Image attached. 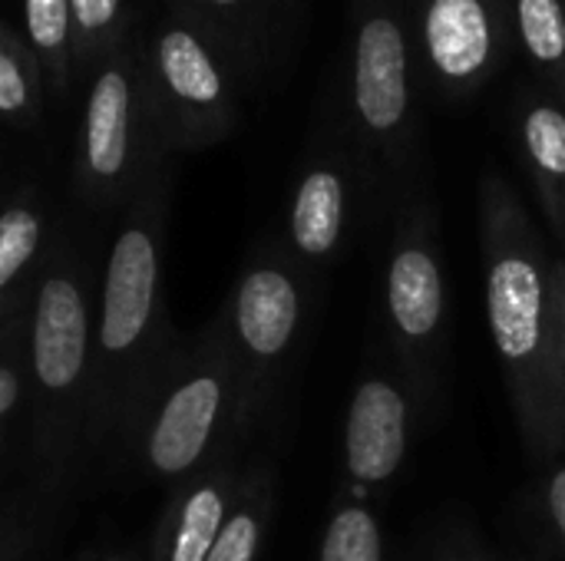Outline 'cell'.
<instances>
[{
	"instance_id": "cell-4",
	"label": "cell",
	"mask_w": 565,
	"mask_h": 561,
	"mask_svg": "<svg viewBox=\"0 0 565 561\" xmlns=\"http://www.w3.org/2000/svg\"><path fill=\"white\" fill-rule=\"evenodd\" d=\"M248 433L245 393L222 317L179 341L136 400L116 460L156 486H182Z\"/></svg>"
},
{
	"instance_id": "cell-10",
	"label": "cell",
	"mask_w": 565,
	"mask_h": 561,
	"mask_svg": "<svg viewBox=\"0 0 565 561\" xmlns=\"http://www.w3.org/2000/svg\"><path fill=\"white\" fill-rule=\"evenodd\" d=\"M411 26L420 86L444 103L473 99L516 50L513 0H414Z\"/></svg>"
},
{
	"instance_id": "cell-15",
	"label": "cell",
	"mask_w": 565,
	"mask_h": 561,
	"mask_svg": "<svg viewBox=\"0 0 565 561\" xmlns=\"http://www.w3.org/2000/svg\"><path fill=\"white\" fill-rule=\"evenodd\" d=\"M50 251V215L33 188H20L0 208V327L20 314Z\"/></svg>"
},
{
	"instance_id": "cell-12",
	"label": "cell",
	"mask_w": 565,
	"mask_h": 561,
	"mask_svg": "<svg viewBox=\"0 0 565 561\" xmlns=\"http://www.w3.org/2000/svg\"><path fill=\"white\" fill-rule=\"evenodd\" d=\"M414 440V397L387 377H364L344 417V479L354 493L384 489L407 463Z\"/></svg>"
},
{
	"instance_id": "cell-5",
	"label": "cell",
	"mask_w": 565,
	"mask_h": 561,
	"mask_svg": "<svg viewBox=\"0 0 565 561\" xmlns=\"http://www.w3.org/2000/svg\"><path fill=\"white\" fill-rule=\"evenodd\" d=\"M420 69L407 0H351L338 119L361 155L371 188L397 198L424 162Z\"/></svg>"
},
{
	"instance_id": "cell-6",
	"label": "cell",
	"mask_w": 565,
	"mask_h": 561,
	"mask_svg": "<svg viewBox=\"0 0 565 561\" xmlns=\"http://www.w3.org/2000/svg\"><path fill=\"white\" fill-rule=\"evenodd\" d=\"M311 274L281 241L258 245L218 308L245 393V427L252 430L275 403L308 331Z\"/></svg>"
},
{
	"instance_id": "cell-24",
	"label": "cell",
	"mask_w": 565,
	"mask_h": 561,
	"mask_svg": "<svg viewBox=\"0 0 565 561\" xmlns=\"http://www.w3.org/2000/svg\"><path fill=\"white\" fill-rule=\"evenodd\" d=\"M36 532V522L26 509H10L0 516V561H20L30 539Z\"/></svg>"
},
{
	"instance_id": "cell-23",
	"label": "cell",
	"mask_w": 565,
	"mask_h": 561,
	"mask_svg": "<svg viewBox=\"0 0 565 561\" xmlns=\"http://www.w3.org/2000/svg\"><path fill=\"white\" fill-rule=\"evenodd\" d=\"M73 13V73L96 69L122 40V0H70Z\"/></svg>"
},
{
	"instance_id": "cell-14",
	"label": "cell",
	"mask_w": 565,
	"mask_h": 561,
	"mask_svg": "<svg viewBox=\"0 0 565 561\" xmlns=\"http://www.w3.org/2000/svg\"><path fill=\"white\" fill-rule=\"evenodd\" d=\"M516 145L553 235L565 245V103L546 89L516 99Z\"/></svg>"
},
{
	"instance_id": "cell-19",
	"label": "cell",
	"mask_w": 565,
	"mask_h": 561,
	"mask_svg": "<svg viewBox=\"0 0 565 561\" xmlns=\"http://www.w3.org/2000/svg\"><path fill=\"white\" fill-rule=\"evenodd\" d=\"M23 20H26L30 53L36 56L43 79H50L56 96H66L73 76L70 0H23Z\"/></svg>"
},
{
	"instance_id": "cell-26",
	"label": "cell",
	"mask_w": 565,
	"mask_h": 561,
	"mask_svg": "<svg viewBox=\"0 0 565 561\" xmlns=\"http://www.w3.org/2000/svg\"><path fill=\"white\" fill-rule=\"evenodd\" d=\"M553 281H556V321H559V364H563L565 380V258H556Z\"/></svg>"
},
{
	"instance_id": "cell-1",
	"label": "cell",
	"mask_w": 565,
	"mask_h": 561,
	"mask_svg": "<svg viewBox=\"0 0 565 561\" xmlns=\"http://www.w3.org/2000/svg\"><path fill=\"white\" fill-rule=\"evenodd\" d=\"M480 251L487 324L533 460L565 453V380L559 364L556 281L526 202L500 172L480 179Z\"/></svg>"
},
{
	"instance_id": "cell-18",
	"label": "cell",
	"mask_w": 565,
	"mask_h": 561,
	"mask_svg": "<svg viewBox=\"0 0 565 561\" xmlns=\"http://www.w3.org/2000/svg\"><path fill=\"white\" fill-rule=\"evenodd\" d=\"M275 516V473L268 466L242 470L235 506L205 561H258Z\"/></svg>"
},
{
	"instance_id": "cell-13",
	"label": "cell",
	"mask_w": 565,
	"mask_h": 561,
	"mask_svg": "<svg viewBox=\"0 0 565 561\" xmlns=\"http://www.w3.org/2000/svg\"><path fill=\"white\" fill-rule=\"evenodd\" d=\"M242 470L225 456L169 489V503L149 539L146 561H205L238 496Z\"/></svg>"
},
{
	"instance_id": "cell-29",
	"label": "cell",
	"mask_w": 565,
	"mask_h": 561,
	"mask_svg": "<svg viewBox=\"0 0 565 561\" xmlns=\"http://www.w3.org/2000/svg\"><path fill=\"white\" fill-rule=\"evenodd\" d=\"M444 561H490V559H483V555H473V552H454L450 559H444Z\"/></svg>"
},
{
	"instance_id": "cell-27",
	"label": "cell",
	"mask_w": 565,
	"mask_h": 561,
	"mask_svg": "<svg viewBox=\"0 0 565 561\" xmlns=\"http://www.w3.org/2000/svg\"><path fill=\"white\" fill-rule=\"evenodd\" d=\"M86 561H139L136 555H122V552H106V555H93Z\"/></svg>"
},
{
	"instance_id": "cell-28",
	"label": "cell",
	"mask_w": 565,
	"mask_h": 561,
	"mask_svg": "<svg viewBox=\"0 0 565 561\" xmlns=\"http://www.w3.org/2000/svg\"><path fill=\"white\" fill-rule=\"evenodd\" d=\"M288 0H265V10H268V20H271V30H275V13L285 7Z\"/></svg>"
},
{
	"instance_id": "cell-17",
	"label": "cell",
	"mask_w": 565,
	"mask_h": 561,
	"mask_svg": "<svg viewBox=\"0 0 565 561\" xmlns=\"http://www.w3.org/2000/svg\"><path fill=\"white\" fill-rule=\"evenodd\" d=\"M513 43L540 89L565 103V0H513Z\"/></svg>"
},
{
	"instance_id": "cell-25",
	"label": "cell",
	"mask_w": 565,
	"mask_h": 561,
	"mask_svg": "<svg viewBox=\"0 0 565 561\" xmlns=\"http://www.w3.org/2000/svg\"><path fill=\"white\" fill-rule=\"evenodd\" d=\"M543 509L550 519L553 536L559 539L565 549V453L550 463V476H546V493H543Z\"/></svg>"
},
{
	"instance_id": "cell-11",
	"label": "cell",
	"mask_w": 565,
	"mask_h": 561,
	"mask_svg": "<svg viewBox=\"0 0 565 561\" xmlns=\"http://www.w3.org/2000/svg\"><path fill=\"white\" fill-rule=\"evenodd\" d=\"M367 192H374L371 175L334 112L291 185L281 238L285 251L311 274V281L324 278L344 255Z\"/></svg>"
},
{
	"instance_id": "cell-16",
	"label": "cell",
	"mask_w": 565,
	"mask_h": 561,
	"mask_svg": "<svg viewBox=\"0 0 565 561\" xmlns=\"http://www.w3.org/2000/svg\"><path fill=\"white\" fill-rule=\"evenodd\" d=\"M189 23L238 73H258L271 43L265 0H175Z\"/></svg>"
},
{
	"instance_id": "cell-21",
	"label": "cell",
	"mask_w": 565,
	"mask_h": 561,
	"mask_svg": "<svg viewBox=\"0 0 565 561\" xmlns=\"http://www.w3.org/2000/svg\"><path fill=\"white\" fill-rule=\"evenodd\" d=\"M20 423L26 427V308L0 327V466Z\"/></svg>"
},
{
	"instance_id": "cell-9",
	"label": "cell",
	"mask_w": 565,
	"mask_h": 561,
	"mask_svg": "<svg viewBox=\"0 0 565 561\" xmlns=\"http://www.w3.org/2000/svg\"><path fill=\"white\" fill-rule=\"evenodd\" d=\"M146 96L166 152H199L238 126L228 60L189 23H162L142 50Z\"/></svg>"
},
{
	"instance_id": "cell-20",
	"label": "cell",
	"mask_w": 565,
	"mask_h": 561,
	"mask_svg": "<svg viewBox=\"0 0 565 561\" xmlns=\"http://www.w3.org/2000/svg\"><path fill=\"white\" fill-rule=\"evenodd\" d=\"M318 561H384V529L361 496H341L324 522Z\"/></svg>"
},
{
	"instance_id": "cell-7",
	"label": "cell",
	"mask_w": 565,
	"mask_h": 561,
	"mask_svg": "<svg viewBox=\"0 0 565 561\" xmlns=\"http://www.w3.org/2000/svg\"><path fill=\"white\" fill-rule=\"evenodd\" d=\"M166 155L146 96L142 60L119 43L93 69L76 152V192L89 208H126L166 172Z\"/></svg>"
},
{
	"instance_id": "cell-2",
	"label": "cell",
	"mask_w": 565,
	"mask_h": 561,
	"mask_svg": "<svg viewBox=\"0 0 565 561\" xmlns=\"http://www.w3.org/2000/svg\"><path fill=\"white\" fill-rule=\"evenodd\" d=\"M96 281L70 235H56L26 301V440L43 496L73 489L93 460Z\"/></svg>"
},
{
	"instance_id": "cell-22",
	"label": "cell",
	"mask_w": 565,
	"mask_h": 561,
	"mask_svg": "<svg viewBox=\"0 0 565 561\" xmlns=\"http://www.w3.org/2000/svg\"><path fill=\"white\" fill-rule=\"evenodd\" d=\"M40 63L0 26V116L33 126L40 112Z\"/></svg>"
},
{
	"instance_id": "cell-8",
	"label": "cell",
	"mask_w": 565,
	"mask_h": 561,
	"mask_svg": "<svg viewBox=\"0 0 565 561\" xmlns=\"http://www.w3.org/2000/svg\"><path fill=\"white\" fill-rule=\"evenodd\" d=\"M384 324L411 387L430 397L447 354V281L437 202L420 185L407 188L394 208L384 255Z\"/></svg>"
},
{
	"instance_id": "cell-3",
	"label": "cell",
	"mask_w": 565,
	"mask_h": 561,
	"mask_svg": "<svg viewBox=\"0 0 565 561\" xmlns=\"http://www.w3.org/2000/svg\"><path fill=\"white\" fill-rule=\"evenodd\" d=\"M166 172L156 175L119 215L96 284V393L93 456H113L139 393L182 341L166 311Z\"/></svg>"
}]
</instances>
